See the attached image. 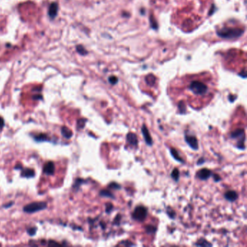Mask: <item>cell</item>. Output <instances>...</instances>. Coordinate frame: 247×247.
Here are the masks:
<instances>
[{
    "instance_id": "6da1fadb",
    "label": "cell",
    "mask_w": 247,
    "mask_h": 247,
    "mask_svg": "<svg viewBox=\"0 0 247 247\" xmlns=\"http://www.w3.org/2000/svg\"><path fill=\"white\" fill-rule=\"evenodd\" d=\"M217 34L220 37L225 38H233L239 37L244 34V30L240 29H236V28H223V29L218 30Z\"/></svg>"
},
{
    "instance_id": "7a4b0ae2",
    "label": "cell",
    "mask_w": 247,
    "mask_h": 247,
    "mask_svg": "<svg viewBox=\"0 0 247 247\" xmlns=\"http://www.w3.org/2000/svg\"><path fill=\"white\" fill-rule=\"evenodd\" d=\"M188 88L196 95H204L208 92V86L200 81H192L189 83Z\"/></svg>"
},
{
    "instance_id": "3957f363",
    "label": "cell",
    "mask_w": 247,
    "mask_h": 247,
    "mask_svg": "<svg viewBox=\"0 0 247 247\" xmlns=\"http://www.w3.org/2000/svg\"><path fill=\"white\" fill-rule=\"evenodd\" d=\"M47 207V204L46 202H33L29 204L26 206L23 207V211L26 213H34V212L44 210Z\"/></svg>"
},
{
    "instance_id": "277c9868",
    "label": "cell",
    "mask_w": 247,
    "mask_h": 247,
    "mask_svg": "<svg viewBox=\"0 0 247 247\" xmlns=\"http://www.w3.org/2000/svg\"><path fill=\"white\" fill-rule=\"evenodd\" d=\"M147 214H148V212H147V209L146 207H143V206H138L134 209L132 217L135 220L143 221L146 218Z\"/></svg>"
},
{
    "instance_id": "5b68a950",
    "label": "cell",
    "mask_w": 247,
    "mask_h": 247,
    "mask_svg": "<svg viewBox=\"0 0 247 247\" xmlns=\"http://www.w3.org/2000/svg\"><path fill=\"white\" fill-rule=\"evenodd\" d=\"M231 138H233V139H240L239 141H238V144L237 145V146L239 149H244L245 146H244V141H245V137H244V131L243 129H237L236 131H234L233 132H232L231 134Z\"/></svg>"
},
{
    "instance_id": "8992f818",
    "label": "cell",
    "mask_w": 247,
    "mask_h": 247,
    "mask_svg": "<svg viewBox=\"0 0 247 247\" xmlns=\"http://www.w3.org/2000/svg\"><path fill=\"white\" fill-rule=\"evenodd\" d=\"M185 141L186 143L189 145L191 148H192L194 150H197L199 149V143L198 140L196 136H191V135H186L185 136Z\"/></svg>"
},
{
    "instance_id": "52a82bcc",
    "label": "cell",
    "mask_w": 247,
    "mask_h": 247,
    "mask_svg": "<svg viewBox=\"0 0 247 247\" xmlns=\"http://www.w3.org/2000/svg\"><path fill=\"white\" fill-rule=\"evenodd\" d=\"M141 132L143 136H144L145 141H146V144L149 145V146H151V145L153 144V140L152 138H151L150 133H149V130L147 129V128L145 125H143V126L141 128Z\"/></svg>"
},
{
    "instance_id": "ba28073f",
    "label": "cell",
    "mask_w": 247,
    "mask_h": 247,
    "mask_svg": "<svg viewBox=\"0 0 247 247\" xmlns=\"http://www.w3.org/2000/svg\"><path fill=\"white\" fill-rule=\"evenodd\" d=\"M212 175V173L211 171L209 170H208L207 168H203L201 170H199L198 173H197L196 176L199 177L200 180H202V181H205V180H207L209 177L211 176Z\"/></svg>"
},
{
    "instance_id": "9c48e42d",
    "label": "cell",
    "mask_w": 247,
    "mask_h": 247,
    "mask_svg": "<svg viewBox=\"0 0 247 247\" xmlns=\"http://www.w3.org/2000/svg\"><path fill=\"white\" fill-rule=\"evenodd\" d=\"M58 5L56 2L52 3L49 7L48 15L51 19H55L57 16Z\"/></svg>"
},
{
    "instance_id": "30bf717a",
    "label": "cell",
    "mask_w": 247,
    "mask_h": 247,
    "mask_svg": "<svg viewBox=\"0 0 247 247\" xmlns=\"http://www.w3.org/2000/svg\"><path fill=\"white\" fill-rule=\"evenodd\" d=\"M55 164L52 162H48L47 163L45 164L44 167V173L47 175H53L54 172H55Z\"/></svg>"
},
{
    "instance_id": "8fae6325",
    "label": "cell",
    "mask_w": 247,
    "mask_h": 247,
    "mask_svg": "<svg viewBox=\"0 0 247 247\" xmlns=\"http://www.w3.org/2000/svg\"><path fill=\"white\" fill-rule=\"evenodd\" d=\"M127 141L132 146H136L138 145V138L137 136L133 133H129L127 135Z\"/></svg>"
},
{
    "instance_id": "7c38bea8",
    "label": "cell",
    "mask_w": 247,
    "mask_h": 247,
    "mask_svg": "<svg viewBox=\"0 0 247 247\" xmlns=\"http://www.w3.org/2000/svg\"><path fill=\"white\" fill-rule=\"evenodd\" d=\"M225 197L227 200L234 201L238 199V194L234 191H228L225 194Z\"/></svg>"
},
{
    "instance_id": "4fadbf2b",
    "label": "cell",
    "mask_w": 247,
    "mask_h": 247,
    "mask_svg": "<svg viewBox=\"0 0 247 247\" xmlns=\"http://www.w3.org/2000/svg\"><path fill=\"white\" fill-rule=\"evenodd\" d=\"M21 175L24 177H32L35 175V172L33 169L31 168H24L22 170Z\"/></svg>"
},
{
    "instance_id": "5bb4252c",
    "label": "cell",
    "mask_w": 247,
    "mask_h": 247,
    "mask_svg": "<svg viewBox=\"0 0 247 247\" xmlns=\"http://www.w3.org/2000/svg\"><path fill=\"white\" fill-rule=\"evenodd\" d=\"M61 133L63 137L66 138H70L73 136V132L70 129H69L68 127L63 126L61 128Z\"/></svg>"
},
{
    "instance_id": "9a60e30c",
    "label": "cell",
    "mask_w": 247,
    "mask_h": 247,
    "mask_svg": "<svg viewBox=\"0 0 247 247\" xmlns=\"http://www.w3.org/2000/svg\"><path fill=\"white\" fill-rule=\"evenodd\" d=\"M170 153H171V155L173 156V157L174 158L175 160H177V161H178L180 162H184V161L183 160V159L181 157V156L179 155V154L177 151L175 150L174 148H171L170 149Z\"/></svg>"
},
{
    "instance_id": "2e32d148",
    "label": "cell",
    "mask_w": 247,
    "mask_h": 247,
    "mask_svg": "<svg viewBox=\"0 0 247 247\" xmlns=\"http://www.w3.org/2000/svg\"><path fill=\"white\" fill-rule=\"evenodd\" d=\"M195 245L199 246H211L212 244H210L207 240L204 239V238H201L200 240H198V242L195 244Z\"/></svg>"
},
{
    "instance_id": "e0dca14e",
    "label": "cell",
    "mask_w": 247,
    "mask_h": 247,
    "mask_svg": "<svg viewBox=\"0 0 247 247\" xmlns=\"http://www.w3.org/2000/svg\"><path fill=\"white\" fill-rule=\"evenodd\" d=\"M99 194H100L101 196H104V197H109V198H112V199H114V196L113 194H112L111 192L110 191L108 190H102L101 191L100 193H99Z\"/></svg>"
},
{
    "instance_id": "ac0fdd59",
    "label": "cell",
    "mask_w": 247,
    "mask_h": 247,
    "mask_svg": "<svg viewBox=\"0 0 247 247\" xmlns=\"http://www.w3.org/2000/svg\"><path fill=\"white\" fill-rule=\"evenodd\" d=\"M179 176H180L179 170H177V168H175L174 170L172 171V173H171V177H172V178L174 180V181H178Z\"/></svg>"
},
{
    "instance_id": "d6986e66",
    "label": "cell",
    "mask_w": 247,
    "mask_h": 247,
    "mask_svg": "<svg viewBox=\"0 0 247 247\" xmlns=\"http://www.w3.org/2000/svg\"><path fill=\"white\" fill-rule=\"evenodd\" d=\"M35 139L37 141H47L48 139V136H47L46 134L41 133L39 135L35 136Z\"/></svg>"
},
{
    "instance_id": "ffe728a7",
    "label": "cell",
    "mask_w": 247,
    "mask_h": 247,
    "mask_svg": "<svg viewBox=\"0 0 247 247\" xmlns=\"http://www.w3.org/2000/svg\"><path fill=\"white\" fill-rule=\"evenodd\" d=\"M146 83L149 84L150 86H152L155 84V78L153 76V75H148V76L146 77Z\"/></svg>"
},
{
    "instance_id": "44dd1931",
    "label": "cell",
    "mask_w": 247,
    "mask_h": 247,
    "mask_svg": "<svg viewBox=\"0 0 247 247\" xmlns=\"http://www.w3.org/2000/svg\"><path fill=\"white\" fill-rule=\"evenodd\" d=\"M76 49H77L78 52H79V54H81V55H86V54H87V52H86V49H84L82 46H77Z\"/></svg>"
},
{
    "instance_id": "7402d4cb",
    "label": "cell",
    "mask_w": 247,
    "mask_h": 247,
    "mask_svg": "<svg viewBox=\"0 0 247 247\" xmlns=\"http://www.w3.org/2000/svg\"><path fill=\"white\" fill-rule=\"evenodd\" d=\"M146 230L147 233L151 234L154 233L156 231V227L155 226H153V225H149V226L146 227Z\"/></svg>"
},
{
    "instance_id": "603a6c76",
    "label": "cell",
    "mask_w": 247,
    "mask_h": 247,
    "mask_svg": "<svg viewBox=\"0 0 247 247\" xmlns=\"http://www.w3.org/2000/svg\"><path fill=\"white\" fill-rule=\"evenodd\" d=\"M178 107H179L180 112H181V113H183V112H186V106H185V105H184V103L183 102V101L179 102Z\"/></svg>"
},
{
    "instance_id": "cb8c5ba5",
    "label": "cell",
    "mask_w": 247,
    "mask_h": 247,
    "mask_svg": "<svg viewBox=\"0 0 247 247\" xmlns=\"http://www.w3.org/2000/svg\"><path fill=\"white\" fill-rule=\"evenodd\" d=\"M167 212H168V214L170 217L171 218H175V212L173 211V210L171 209L170 207H168V209H167Z\"/></svg>"
},
{
    "instance_id": "d4e9b609",
    "label": "cell",
    "mask_w": 247,
    "mask_h": 247,
    "mask_svg": "<svg viewBox=\"0 0 247 247\" xmlns=\"http://www.w3.org/2000/svg\"><path fill=\"white\" fill-rule=\"evenodd\" d=\"M86 122V120H84V119H81V120H79L78 121V128H83Z\"/></svg>"
},
{
    "instance_id": "484cf974",
    "label": "cell",
    "mask_w": 247,
    "mask_h": 247,
    "mask_svg": "<svg viewBox=\"0 0 247 247\" xmlns=\"http://www.w3.org/2000/svg\"><path fill=\"white\" fill-rule=\"evenodd\" d=\"M109 188H112V189H120V186L117 183H111L109 185Z\"/></svg>"
},
{
    "instance_id": "4316f807",
    "label": "cell",
    "mask_w": 247,
    "mask_h": 247,
    "mask_svg": "<svg viewBox=\"0 0 247 247\" xmlns=\"http://www.w3.org/2000/svg\"><path fill=\"white\" fill-rule=\"evenodd\" d=\"M109 81L110 82V83L115 84V83H118V78H116L115 76H112V77H110V79H109Z\"/></svg>"
},
{
    "instance_id": "83f0119b",
    "label": "cell",
    "mask_w": 247,
    "mask_h": 247,
    "mask_svg": "<svg viewBox=\"0 0 247 247\" xmlns=\"http://www.w3.org/2000/svg\"><path fill=\"white\" fill-rule=\"evenodd\" d=\"M27 232L30 236H34L36 232V227H31V228H29V230H28Z\"/></svg>"
},
{
    "instance_id": "f1b7e54d",
    "label": "cell",
    "mask_w": 247,
    "mask_h": 247,
    "mask_svg": "<svg viewBox=\"0 0 247 247\" xmlns=\"http://www.w3.org/2000/svg\"><path fill=\"white\" fill-rule=\"evenodd\" d=\"M107 208H106V212H107V213H110V212H111V210L113 209V206H112V204H109V206L110 207H108V205L107 204Z\"/></svg>"
},
{
    "instance_id": "f546056e",
    "label": "cell",
    "mask_w": 247,
    "mask_h": 247,
    "mask_svg": "<svg viewBox=\"0 0 247 247\" xmlns=\"http://www.w3.org/2000/svg\"><path fill=\"white\" fill-rule=\"evenodd\" d=\"M4 125H5V121H4V119L0 117V128H2Z\"/></svg>"
},
{
    "instance_id": "4dcf8cb0",
    "label": "cell",
    "mask_w": 247,
    "mask_h": 247,
    "mask_svg": "<svg viewBox=\"0 0 247 247\" xmlns=\"http://www.w3.org/2000/svg\"><path fill=\"white\" fill-rule=\"evenodd\" d=\"M213 176H214V181H220V180H221V178H220V177L218 175H217V174H214V175H213Z\"/></svg>"
},
{
    "instance_id": "1f68e13d",
    "label": "cell",
    "mask_w": 247,
    "mask_h": 247,
    "mask_svg": "<svg viewBox=\"0 0 247 247\" xmlns=\"http://www.w3.org/2000/svg\"><path fill=\"white\" fill-rule=\"evenodd\" d=\"M59 244H58V243H56V242H53V241H49V246H52V245H58Z\"/></svg>"
}]
</instances>
